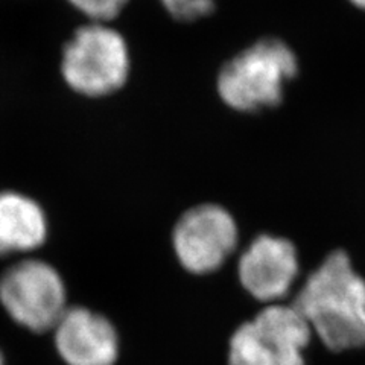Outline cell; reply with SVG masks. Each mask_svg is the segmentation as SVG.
Wrapping results in <instances>:
<instances>
[{
  "instance_id": "obj_1",
  "label": "cell",
  "mask_w": 365,
  "mask_h": 365,
  "mask_svg": "<svg viewBox=\"0 0 365 365\" xmlns=\"http://www.w3.org/2000/svg\"><path fill=\"white\" fill-rule=\"evenodd\" d=\"M292 306L329 350L365 347V279L344 250L326 256Z\"/></svg>"
},
{
  "instance_id": "obj_2",
  "label": "cell",
  "mask_w": 365,
  "mask_h": 365,
  "mask_svg": "<svg viewBox=\"0 0 365 365\" xmlns=\"http://www.w3.org/2000/svg\"><path fill=\"white\" fill-rule=\"evenodd\" d=\"M299 71V58L288 43L264 37L222 64L216 91L228 108L239 113L276 108L283 101L284 86Z\"/></svg>"
},
{
  "instance_id": "obj_3",
  "label": "cell",
  "mask_w": 365,
  "mask_h": 365,
  "mask_svg": "<svg viewBox=\"0 0 365 365\" xmlns=\"http://www.w3.org/2000/svg\"><path fill=\"white\" fill-rule=\"evenodd\" d=\"M60 72L79 96L101 99L118 93L131 75L128 41L110 23L87 21L66 41Z\"/></svg>"
},
{
  "instance_id": "obj_4",
  "label": "cell",
  "mask_w": 365,
  "mask_h": 365,
  "mask_svg": "<svg viewBox=\"0 0 365 365\" xmlns=\"http://www.w3.org/2000/svg\"><path fill=\"white\" fill-rule=\"evenodd\" d=\"M312 330L292 304H267L228 342V365H306Z\"/></svg>"
},
{
  "instance_id": "obj_5",
  "label": "cell",
  "mask_w": 365,
  "mask_h": 365,
  "mask_svg": "<svg viewBox=\"0 0 365 365\" xmlns=\"http://www.w3.org/2000/svg\"><path fill=\"white\" fill-rule=\"evenodd\" d=\"M0 304L23 329L52 332L67 311V289L61 274L40 259L16 262L0 276Z\"/></svg>"
},
{
  "instance_id": "obj_6",
  "label": "cell",
  "mask_w": 365,
  "mask_h": 365,
  "mask_svg": "<svg viewBox=\"0 0 365 365\" xmlns=\"http://www.w3.org/2000/svg\"><path fill=\"white\" fill-rule=\"evenodd\" d=\"M239 242L233 215L220 204L193 205L180 216L174 227L173 245L180 265L205 276L222 268Z\"/></svg>"
},
{
  "instance_id": "obj_7",
  "label": "cell",
  "mask_w": 365,
  "mask_h": 365,
  "mask_svg": "<svg viewBox=\"0 0 365 365\" xmlns=\"http://www.w3.org/2000/svg\"><path fill=\"white\" fill-rule=\"evenodd\" d=\"M299 272L300 262L295 245L280 236H257L237 262V277L242 288L267 304L284 299Z\"/></svg>"
},
{
  "instance_id": "obj_8",
  "label": "cell",
  "mask_w": 365,
  "mask_h": 365,
  "mask_svg": "<svg viewBox=\"0 0 365 365\" xmlns=\"http://www.w3.org/2000/svg\"><path fill=\"white\" fill-rule=\"evenodd\" d=\"M53 344L66 365H114L120 344L110 319L83 306L67 307L52 330Z\"/></svg>"
},
{
  "instance_id": "obj_9",
  "label": "cell",
  "mask_w": 365,
  "mask_h": 365,
  "mask_svg": "<svg viewBox=\"0 0 365 365\" xmlns=\"http://www.w3.org/2000/svg\"><path fill=\"white\" fill-rule=\"evenodd\" d=\"M48 233V216L36 200L16 190L0 192V257L32 253Z\"/></svg>"
},
{
  "instance_id": "obj_10",
  "label": "cell",
  "mask_w": 365,
  "mask_h": 365,
  "mask_svg": "<svg viewBox=\"0 0 365 365\" xmlns=\"http://www.w3.org/2000/svg\"><path fill=\"white\" fill-rule=\"evenodd\" d=\"M67 2L88 21L111 23L122 14L130 0H67Z\"/></svg>"
},
{
  "instance_id": "obj_11",
  "label": "cell",
  "mask_w": 365,
  "mask_h": 365,
  "mask_svg": "<svg viewBox=\"0 0 365 365\" xmlns=\"http://www.w3.org/2000/svg\"><path fill=\"white\" fill-rule=\"evenodd\" d=\"M166 13L177 21L193 23L215 13V0H160Z\"/></svg>"
},
{
  "instance_id": "obj_12",
  "label": "cell",
  "mask_w": 365,
  "mask_h": 365,
  "mask_svg": "<svg viewBox=\"0 0 365 365\" xmlns=\"http://www.w3.org/2000/svg\"><path fill=\"white\" fill-rule=\"evenodd\" d=\"M349 2H350L353 6H356V8L362 9V11H365V0H349Z\"/></svg>"
},
{
  "instance_id": "obj_13",
  "label": "cell",
  "mask_w": 365,
  "mask_h": 365,
  "mask_svg": "<svg viewBox=\"0 0 365 365\" xmlns=\"http://www.w3.org/2000/svg\"><path fill=\"white\" fill-rule=\"evenodd\" d=\"M0 365H6V362H5V356H4L2 350H0Z\"/></svg>"
}]
</instances>
